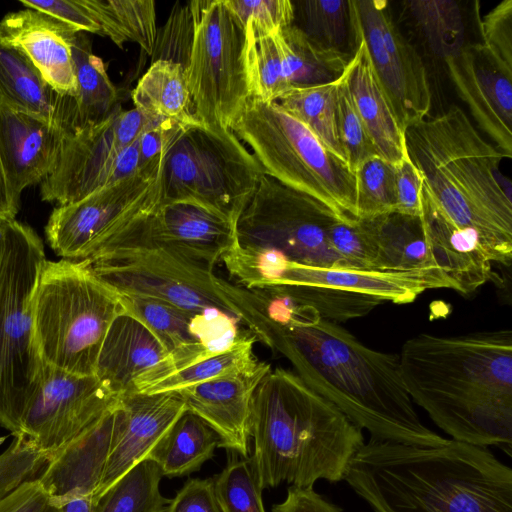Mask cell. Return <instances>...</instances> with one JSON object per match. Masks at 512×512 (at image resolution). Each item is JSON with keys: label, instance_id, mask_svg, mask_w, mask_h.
<instances>
[{"label": "cell", "instance_id": "cell-1", "mask_svg": "<svg viewBox=\"0 0 512 512\" xmlns=\"http://www.w3.org/2000/svg\"><path fill=\"white\" fill-rule=\"evenodd\" d=\"M255 338L288 359L310 388L370 438L417 446L448 442L420 420L398 356L366 346L338 323L309 308L272 301Z\"/></svg>", "mask_w": 512, "mask_h": 512}, {"label": "cell", "instance_id": "cell-2", "mask_svg": "<svg viewBox=\"0 0 512 512\" xmlns=\"http://www.w3.org/2000/svg\"><path fill=\"white\" fill-rule=\"evenodd\" d=\"M414 404L452 440L512 455V331L415 335L398 355Z\"/></svg>", "mask_w": 512, "mask_h": 512}, {"label": "cell", "instance_id": "cell-3", "mask_svg": "<svg viewBox=\"0 0 512 512\" xmlns=\"http://www.w3.org/2000/svg\"><path fill=\"white\" fill-rule=\"evenodd\" d=\"M374 512H512V469L488 447L370 438L344 476Z\"/></svg>", "mask_w": 512, "mask_h": 512}, {"label": "cell", "instance_id": "cell-4", "mask_svg": "<svg viewBox=\"0 0 512 512\" xmlns=\"http://www.w3.org/2000/svg\"><path fill=\"white\" fill-rule=\"evenodd\" d=\"M250 436V461L262 490L343 481L365 443L362 430L343 412L283 368L270 369L254 391Z\"/></svg>", "mask_w": 512, "mask_h": 512}, {"label": "cell", "instance_id": "cell-5", "mask_svg": "<svg viewBox=\"0 0 512 512\" xmlns=\"http://www.w3.org/2000/svg\"><path fill=\"white\" fill-rule=\"evenodd\" d=\"M406 151L422 190L454 226L478 233L494 263L512 259L511 192L500 182L504 154L487 142L464 111L451 105L405 130Z\"/></svg>", "mask_w": 512, "mask_h": 512}, {"label": "cell", "instance_id": "cell-6", "mask_svg": "<svg viewBox=\"0 0 512 512\" xmlns=\"http://www.w3.org/2000/svg\"><path fill=\"white\" fill-rule=\"evenodd\" d=\"M148 213L79 261L118 294L158 299L198 313L218 311L247 326L255 294L146 239L140 224Z\"/></svg>", "mask_w": 512, "mask_h": 512}, {"label": "cell", "instance_id": "cell-7", "mask_svg": "<svg viewBox=\"0 0 512 512\" xmlns=\"http://www.w3.org/2000/svg\"><path fill=\"white\" fill-rule=\"evenodd\" d=\"M120 295L81 261L45 260L34 289V339L44 363L77 375H95L98 356Z\"/></svg>", "mask_w": 512, "mask_h": 512}, {"label": "cell", "instance_id": "cell-8", "mask_svg": "<svg viewBox=\"0 0 512 512\" xmlns=\"http://www.w3.org/2000/svg\"><path fill=\"white\" fill-rule=\"evenodd\" d=\"M230 129L252 149L266 175L343 219L356 218L355 172L277 102L249 97Z\"/></svg>", "mask_w": 512, "mask_h": 512}, {"label": "cell", "instance_id": "cell-9", "mask_svg": "<svg viewBox=\"0 0 512 512\" xmlns=\"http://www.w3.org/2000/svg\"><path fill=\"white\" fill-rule=\"evenodd\" d=\"M45 260L37 232L7 220L0 254V427L13 437L44 364L34 339L32 299Z\"/></svg>", "mask_w": 512, "mask_h": 512}, {"label": "cell", "instance_id": "cell-10", "mask_svg": "<svg viewBox=\"0 0 512 512\" xmlns=\"http://www.w3.org/2000/svg\"><path fill=\"white\" fill-rule=\"evenodd\" d=\"M265 175L229 128L184 126L163 158L157 205L187 202L237 222Z\"/></svg>", "mask_w": 512, "mask_h": 512}, {"label": "cell", "instance_id": "cell-11", "mask_svg": "<svg viewBox=\"0 0 512 512\" xmlns=\"http://www.w3.org/2000/svg\"><path fill=\"white\" fill-rule=\"evenodd\" d=\"M193 37L187 83L196 120L229 128L250 97L245 68V28L225 0L190 1Z\"/></svg>", "mask_w": 512, "mask_h": 512}, {"label": "cell", "instance_id": "cell-12", "mask_svg": "<svg viewBox=\"0 0 512 512\" xmlns=\"http://www.w3.org/2000/svg\"><path fill=\"white\" fill-rule=\"evenodd\" d=\"M338 219L322 202L265 174L236 222L237 246L305 266L343 269L329 239Z\"/></svg>", "mask_w": 512, "mask_h": 512}, {"label": "cell", "instance_id": "cell-13", "mask_svg": "<svg viewBox=\"0 0 512 512\" xmlns=\"http://www.w3.org/2000/svg\"><path fill=\"white\" fill-rule=\"evenodd\" d=\"M159 124L120 107L104 121L67 133L57 163L40 184L42 201L65 205L139 172L137 139Z\"/></svg>", "mask_w": 512, "mask_h": 512}, {"label": "cell", "instance_id": "cell-14", "mask_svg": "<svg viewBox=\"0 0 512 512\" xmlns=\"http://www.w3.org/2000/svg\"><path fill=\"white\" fill-rule=\"evenodd\" d=\"M231 276L242 287L257 290L274 286L329 288L407 304L429 289L450 288L440 268L409 271H358L305 266L269 252L234 248L223 258Z\"/></svg>", "mask_w": 512, "mask_h": 512}, {"label": "cell", "instance_id": "cell-15", "mask_svg": "<svg viewBox=\"0 0 512 512\" xmlns=\"http://www.w3.org/2000/svg\"><path fill=\"white\" fill-rule=\"evenodd\" d=\"M351 37L366 46L374 73L405 131L426 118L431 92L424 62L384 0H349Z\"/></svg>", "mask_w": 512, "mask_h": 512}, {"label": "cell", "instance_id": "cell-16", "mask_svg": "<svg viewBox=\"0 0 512 512\" xmlns=\"http://www.w3.org/2000/svg\"><path fill=\"white\" fill-rule=\"evenodd\" d=\"M118 401L95 375H77L44 363L15 437L29 442L48 461L114 410Z\"/></svg>", "mask_w": 512, "mask_h": 512}, {"label": "cell", "instance_id": "cell-17", "mask_svg": "<svg viewBox=\"0 0 512 512\" xmlns=\"http://www.w3.org/2000/svg\"><path fill=\"white\" fill-rule=\"evenodd\" d=\"M158 200V177L138 173L56 206L44 228L46 241L62 259L83 260L98 244L152 211Z\"/></svg>", "mask_w": 512, "mask_h": 512}, {"label": "cell", "instance_id": "cell-18", "mask_svg": "<svg viewBox=\"0 0 512 512\" xmlns=\"http://www.w3.org/2000/svg\"><path fill=\"white\" fill-rule=\"evenodd\" d=\"M444 63L478 127L511 159L512 66L482 43L464 45Z\"/></svg>", "mask_w": 512, "mask_h": 512}, {"label": "cell", "instance_id": "cell-19", "mask_svg": "<svg viewBox=\"0 0 512 512\" xmlns=\"http://www.w3.org/2000/svg\"><path fill=\"white\" fill-rule=\"evenodd\" d=\"M119 295L123 308L139 318L169 354L168 366L155 381L226 349L239 336L236 320L221 312L198 313L158 299Z\"/></svg>", "mask_w": 512, "mask_h": 512}, {"label": "cell", "instance_id": "cell-20", "mask_svg": "<svg viewBox=\"0 0 512 512\" xmlns=\"http://www.w3.org/2000/svg\"><path fill=\"white\" fill-rule=\"evenodd\" d=\"M186 409L184 400L176 391L131 392L120 396L114 410L109 455L92 501L97 500L128 470L147 459Z\"/></svg>", "mask_w": 512, "mask_h": 512}, {"label": "cell", "instance_id": "cell-21", "mask_svg": "<svg viewBox=\"0 0 512 512\" xmlns=\"http://www.w3.org/2000/svg\"><path fill=\"white\" fill-rule=\"evenodd\" d=\"M140 230L149 241L210 270L237 247L236 223L193 203L157 205Z\"/></svg>", "mask_w": 512, "mask_h": 512}, {"label": "cell", "instance_id": "cell-22", "mask_svg": "<svg viewBox=\"0 0 512 512\" xmlns=\"http://www.w3.org/2000/svg\"><path fill=\"white\" fill-rule=\"evenodd\" d=\"M170 361L156 335L124 309L103 341L95 376L118 397L139 392L161 376Z\"/></svg>", "mask_w": 512, "mask_h": 512}, {"label": "cell", "instance_id": "cell-23", "mask_svg": "<svg viewBox=\"0 0 512 512\" xmlns=\"http://www.w3.org/2000/svg\"><path fill=\"white\" fill-rule=\"evenodd\" d=\"M271 369L265 362L249 372L217 378L179 391L186 408L219 436V447L248 458L254 391Z\"/></svg>", "mask_w": 512, "mask_h": 512}, {"label": "cell", "instance_id": "cell-24", "mask_svg": "<svg viewBox=\"0 0 512 512\" xmlns=\"http://www.w3.org/2000/svg\"><path fill=\"white\" fill-rule=\"evenodd\" d=\"M77 33L43 12L24 8L0 21V40L21 51L57 93H76L72 41Z\"/></svg>", "mask_w": 512, "mask_h": 512}, {"label": "cell", "instance_id": "cell-25", "mask_svg": "<svg viewBox=\"0 0 512 512\" xmlns=\"http://www.w3.org/2000/svg\"><path fill=\"white\" fill-rule=\"evenodd\" d=\"M66 133L39 117L0 108V162L14 198L53 171Z\"/></svg>", "mask_w": 512, "mask_h": 512}, {"label": "cell", "instance_id": "cell-26", "mask_svg": "<svg viewBox=\"0 0 512 512\" xmlns=\"http://www.w3.org/2000/svg\"><path fill=\"white\" fill-rule=\"evenodd\" d=\"M114 410L46 462L38 479L55 505L62 507L72 499L96 494L110 451Z\"/></svg>", "mask_w": 512, "mask_h": 512}, {"label": "cell", "instance_id": "cell-27", "mask_svg": "<svg viewBox=\"0 0 512 512\" xmlns=\"http://www.w3.org/2000/svg\"><path fill=\"white\" fill-rule=\"evenodd\" d=\"M420 219L423 231L437 265L461 294H470L488 282L493 258L482 237L450 223L434 206L425 192L421 193Z\"/></svg>", "mask_w": 512, "mask_h": 512}, {"label": "cell", "instance_id": "cell-28", "mask_svg": "<svg viewBox=\"0 0 512 512\" xmlns=\"http://www.w3.org/2000/svg\"><path fill=\"white\" fill-rule=\"evenodd\" d=\"M343 75L353 104L378 156L397 165L406 155L405 131L372 68L365 43L353 36Z\"/></svg>", "mask_w": 512, "mask_h": 512}, {"label": "cell", "instance_id": "cell-29", "mask_svg": "<svg viewBox=\"0 0 512 512\" xmlns=\"http://www.w3.org/2000/svg\"><path fill=\"white\" fill-rule=\"evenodd\" d=\"M0 108L27 113L69 128L70 96L53 90L31 61L0 40Z\"/></svg>", "mask_w": 512, "mask_h": 512}, {"label": "cell", "instance_id": "cell-30", "mask_svg": "<svg viewBox=\"0 0 512 512\" xmlns=\"http://www.w3.org/2000/svg\"><path fill=\"white\" fill-rule=\"evenodd\" d=\"M72 53L76 93L70 96L69 132L100 123L121 107L118 90L111 82L102 59L92 52L91 41L85 32L74 35Z\"/></svg>", "mask_w": 512, "mask_h": 512}, {"label": "cell", "instance_id": "cell-31", "mask_svg": "<svg viewBox=\"0 0 512 512\" xmlns=\"http://www.w3.org/2000/svg\"><path fill=\"white\" fill-rule=\"evenodd\" d=\"M136 109L155 122L189 125L194 116L185 67L168 60H155L132 92Z\"/></svg>", "mask_w": 512, "mask_h": 512}, {"label": "cell", "instance_id": "cell-32", "mask_svg": "<svg viewBox=\"0 0 512 512\" xmlns=\"http://www.w3.org/2000/svg\"><path fill=\"white\" fill-rule=\"evenodd\" d=\"M217 433L199 416L186 409L149 453L163 476H188L214 457Z\"/></svg>", "mask_w": 512, "mask_h": 512}, {"label": "cell", "instance_id": "cell-33", "mask_svg": "<svg viewBox=\"0 0 512 512\" xmlns=\"http://www.w3.org/2000/svg\"><path fill=\"white\" fill-rule=\"evenodd\" d=\"M371 222L377 253L375 270L440 268L425 238L420 217L393 212L372 218Z\"/></svg>", "mask_w": 512, "mask_h": 512}, {"label": "cell", "instance_id": "cell-34", "mask_svg": "<svg viewBox=\"0 0 512 512\" xmlns=\"http://www.w3.org/2000/svg\"><path fill=\"white\" fill-rule=\"evenodd\" d=\"M275 36L292 88L317 86L338 80L351 58L347 52L320 46L293 24Z\"/></svg>", "mask_w": 512, "mask_h": 512}, {"label": "cell", "instance_id": "cell-35", "mask_svg": "<svg viewBox=\"0 0 512 512\" xmlns=\"http://www.w3.org/2000/svg\"><path fill=\"white\" fill-rule=\"evenodd\" d=\"M100 27V35L122 48L134 42L147 54L154 52L158 30L152 0H82Z\"/></svg>", "mask_w": 512, "mask_h": 512}, {"label": "cell", "instance_id": "cell-36", "mask_svg": "<svg viewBox=\"0 0 512 512\" xmlns=\"http://www.w3.org/2000/svg\"><path fill=\"white\" fill-rule=\"evenodd\" d=\"M404 5L411 26L433 56L444 61L466 45L464 15L456 1L413 0Z\"/></svg>", "mask_w": 512, "mask_h": 512}, {"label": "cell", "instance_id": "cell-37", "mask_svg": "<svg viewBox=\"0 0 512 512\" xmlns=\"http://www.w3.org/2000/svg\"><path fill=\"white\" fill-rule=\"evenodd\" d=\"M254 336L239 335L226 349L176 370L151 383L141 393H161L249 372L260 361L254 354Z\"/></svg>", "mask_w": 512, "mask_h": 512}, {"label": "cell", "instance_id": "cell-38", "mask_svg": "<svg viewBox=\"0 0 512 512\" xmlns=\"http://www.w3.org/2000/svg\"><path fill=\"white\" fill-rule=\"evenodd\" d=\"M162 477L159 466L145 459L92 501L91 512H165L170 499L160 492Z\"/></svg>", "mask_w": 512, "mask_h": 512}, {"label": "cell", "instance_id": "cell-39", "mask_svg": "<svg viewBox=\"0 0 512 512\" xmlns=\"http://www.w3.org/2000/svg\"><path fill=\"white\" fill-rule=\"evenodd\" d=\"M337 80L292 88L277 103L304 124L332 153L346 161L336 126Z\"/></svg>", "mask_w": 512, "mask_h": 512}, {"label": "cell", "instance_id": "cell-40", "mask_svg": "<svg viewBox=\"0 0 512 512\" xmlns=\"http://www.w3.org/2000/svg\"><path fill=\"white\" fill-rule=\"evenodd\" d=\"M245 68L250 97L277 102L292 89L275 35L245 28Z\"/></svg>", "mask_w": 512, "mask_h": 512}, {"label": "cell", "instance_id": "cell-41", "mask_svg": "<svg viewBox=\"0 0 512 512\" xmlns=\"http://www.w3.org/2000/svg\"><path fill=\"white\" fill-rule=\"evenodd\" d=\"M292 2L293 25L320 46L346 52L344 46L352 42L349 0Z\"/></svg>", "mask_w": 512, "mask_h": 512}, {"label": "cell", "instance_id": "cell-42", "mask_svg": "<svg viewBox=\"0 0 512 512\" xmlns=\"http://www.w3.org/2000/svg\"><path fill=\"white\" fill-rule=\"evenodd\" d=\"M354 172L357 219H372L395 212V165L374 155Z\"/></svg>", "mask_w": 512, "mask_h": 512}, {"label": "cell", "instance_id": "cell-43", "mask_svg": "<svg viewBox=\"0 0 512 512\" xmlns=\"http://www.w3.org/2000/svg\"><path fill=\"white\" fill-rule=\"evenodd\" d=\"M224 469L214 479V489L222 512H266L262 489L250 458L228 451Z\"/></svg>", "mask_w": 512, "mask_h": 512}, {"label": "cell", "instance_id": "cell-44", "mask_svg": "<svg viewBox=\"0 0 512 512\" xmlns=\"http://www.w3.org/2000/svg\"><path fill=\"white\" fill-rule=\"evenodd\" d=\"M336 126L346 161L353 171L366 159L377 155L353 104L344 75L337 80Z\"/></svg>", "mask_w": 512, "mask_h": 512}, {"label": "cell", "instance_id": "cell-45", "mask_svg": "<svg viewBox=\"0 0 512 512\" xmlns=\"http://www.w3.org/2000/svg\"><path fill=\"white\" fill-rule=\"evenodd\" d=\"M225 3L244 28L258 34L275 35L294 21L290 0H225Z\"/></svg>", "mask_w": 512, "mask_h": 512}, {"label": "cell", "instance_id": "cell-46", "mask_svg": "<svg viewBox=\"0 0 512 512\" xmlns=\"http://www.w3.org/2000/svg\"><path fill=\"white\" fill-rule=\"evenodd\" d=\"M193 37V14L188 2L185 6L174 7L163 28L158 32L152 61L168 60L186 68Z\"/></svg>", "mask_w": 512, "mask_h": 512}, {"label": "cell", "instance_id": "cell-47", "mask_svg": "<svg viewBox=\"0 0 512 512\" xmlns=\"http://www.w3.org/2000/svg\"><path fill=\"white\" fill-rule=\"evenodd\" d=\"M46 457L22 438L13 437L0 453V499L16 486L42 470Z\"/></svg>", "mask_w": 512, "mask_h": 512}, {"label": "cell", "instance_id": "cell-48", "mask_svg": "<svg viewBox=\"0 0 512 512\" xmlns=\"http://www.w3.org/2000/svg\"><path fill=\"white\" fill-rule=\"evenodd\" d=\"M482 44L512 66V0H503L480 21Z\"/></svg>", "mask_w": 512, "mask_h": 512}, {"label": "cell", "instance_id": "cell-49", "mask_svg": "<svg viewBox=\"0 0 512 512\" xmlns=\"http://www.w3.org/2000/svg\"><path fill=\"white\" fill-rule=\"evenodd\" d=\"M24 8L52 16L77 32L100 35V27L82 0H21Z\"/></svg>", "mask_w": 512, "mask_h": 512}, {"label": "cell", "instance_id": "cell-50", "mask_svg": "<svg viewBox=\"0 0 512 512\" xmlns=\"http://www.w3.org/2000/svg\"><path fill=\"white\" fill-rule=\"evenodd\" d=\"M165 512H222L213 478H189L170 499Z\"/></svg>", "mask_w": 512, "mask_h": 512}, {"label": "cell", "instance_id": "cell-51", "mask_svg": "<svg viewBox=\"0 0 512 512\" xmlns=\"http://www.w3.org/2000/svg\"><path fill=\"white\" fill-rule=\"evenodd\" d=\"M422 186V176L407 154L395 165V212L420 217Z\"/></svg>", "mask_w": 512, "mask_h": 512}, {"label": "cell", "instance_id": "cell-52", "mask_svg": "<svg viewBox=\"0 0 512 512\" xmlns=\"http://www.w3.org/2000/svg\"><path fill=\"white\" fill-rule=\"evenodd\" d=\"M0 512H63L38 478L23 481L0 499Z\"/></svg>", "mask_w": 512, "mask_h": 512}, {"label": "cell", "instance_id": "cell-53", "mask_svg": "<svg viewBox=\"0 0 512 512\" xmlns=\"http://www.w3.org/2000/svg\"><path fill=\"white\" fill-rule=\"evenodd\" d=\"M271 512H344L341 507L313 488L290 486L285 499L272 506Z\"/></svg>", "mask_w": 512, "mask_h": 512}, {"label": "cell", "instance_id": "cell-54", "mask_svg": "<svg viewBox=\"0 0 512 512\" xmlns=\"http://www.w3.org/2000/svg\"><path fill=\"white\" fill-rule=\"evenodd\" d=\"M20 202L11 193L0 162V218L16 219Z\"/></svg>", "mask_w": 512, "mask_h": 512}, {"label": "cell", "instance_id": "cell-55", "mask_svg": "<svg viewBox=\"0 0 512 512\" xmlns=\"http://www.w3.org/2000/svg\"><path fill=\"white\" fill-rule=\"evenodd\" d=\"M61 508L63 512H91L92 497H80L72 499Z\"/></svg>", "mask_w": 512, "mask_h": 512}, {"label": "cell", "instance_id": "cell-56", "mask_svg": "<svg viewBox=\"0 0 512 512\" xmlns=\"http://www.w3.org/2000/svg\"><path fill=\"white\" fill-rule=\"evenodd\" d=\"M7 220H9V219L0 218V254H1Z\"/></svg>", "mask_w": 512, "mask_h": 512}]
</instances>
